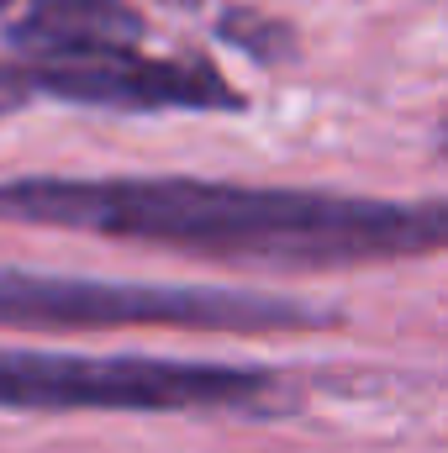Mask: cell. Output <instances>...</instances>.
<instances>
[{"label":"cell","instance_id":"1","mask_svg":"<svg viewBox=\"0 0 448 453\" xmlns=\"http://www.w3.org/2000/svg\"><path fill=\"white\" fill-rule=\"evenodd\" d=\"M0 222L90 232L264 274L433 258L448 237L444 201H380L196 174H11L0 180Z\"/></svg>","mask_w":448,"mask_h":453},{"label":"cell","instance_id":"2","mask_svg":"<svg viewBox=\"0 0 448 453\" xmlns=\"http://www.w3.org/2000/svg\"><path fill=\"white\" fill-rule=\"evenodd\" d=\"M296 406L285 369L164 358V353H58L0 342V411H232L280 417Z\"/></svg>","mask_w":448,"mask_h":453},{"label":"cell","instance_id":"3","mask_svg":"<svg viewBox=\"0 0 448 453\" xmlns=\"http://www.w3.org/2000/svg\"><path fill=\"white\" fill-rule=\"evenodd\" d=\"M337 311L217 285H148V280H90L0 264V327L16 333H96V327H180V333H322Z\"/></svg>","mask_w":448,"mask_h":453},{"label":"cell","instance_id":"4","mask_svg":"<svg viewBox=\"0 0 448 453\" xmlns=\"http://www.w3.org/2000/svg\"><path fill=\"white\" fill-rule=\"evenodd\" d=\"M32 80V96L85 106V111L116 116H243L248 96L227 80L222 69L201 53H174L153 58L143 48H121L101 58H74V64H21Z\"/></svg>","mask_w":448,"mask_h":453},{"label":"cell","instance_id":"5","mask_svg":"<svg viewBox=\"0 0 448 453\" xmlns=\"http://www.w3.org/2000/svg\"><path fill=\"white\" fill-rule=\"evenodd\" d=\"M16 64H74L148 42V16L132 0H21L0 27Z\"/></svg>","mask_w":448,"mask_h":453},{"label":"cell","instance_id":"6","mask_svg":"<svg viewBox=\"0 0 448 453\" xmlns=\"http://www.w3.org/2000/svg\"><path fill=\"white\" fill-rule=\"evenodd\" d=\"M212 32L222 37L227 48H237L243 58H253L259 69H280V64L301 58L296 27L285 16H274V11H259V5H222Z\"/></svg>","mask_w":448,"mask_h":453},{"label":"cell","instance_id":"7","mask_svg":"<svg viewBox=\"0 0 448 453\" xmlns=\"http://www.w3.org/2000/svg\"><path fill=\"white\" fill-rule=\"evenodd\" d=\"M37 96H32V80H27V69L11 58V64H0V121L16 111H27Z\"/></svg>","mask_w":448,"mask_h":453},{"label":"cell","instance_id":"8","mask_svg":"<svg viewBox=\"0 0 448 453\" xmlns=\"http://www.w3.org/2000/svg\"><path fill=\"white\" fill-rule=\"evenodd\" d=\"M11 5H16V0H0V16H5V11H11Z\"/></svg>","mask_w":448,"mask_h":453}]
</instances>
